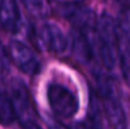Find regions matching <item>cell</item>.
Here are the masks:
<instances>
[{
	"mask_svg": "<svg viewBox=\"0 0 130 129\" xmlns=\"http://www.w3.org/2000/svg\"><path fill=\"white\" fill-rule=\"evenodd\" d=\"M47 125H48V129H68L66 128L62 123H59L57 120H53V119L47 120Z\"/></svg>",
	"mask_w": 130,
	"mask_h": 129,
	"instance_id": "9a60e30c",
	"label": "cell"
},
{
	"mask_svg": "<svg viewBox=\"0 0 130 129\" xmlns=\"http://www.w3.org/2000/svg\"><path fill=\"white\" fill-rule=\"evenodd\" d=\"M58 14L68 20L75 28L84 31L92 25L93 13L80 1H68L59 4Z\"/></svg>",
	"mask_w": 130,
	"mask_h": 129,
	"instance_id": "5b68a950",
	"label": "cell"
},
{
	"mask_svg": "<svg viewBox=\"0 0 130 129\" xmlns=\"http://www.w3.org/2000/svg\"><path fill=\"white\" fill-rule=\"evenodd\" d=\"M20 13L17 0H0V25L8 32L19 28Z\"/></svg>",
	"mask_w": 130,
	"mask_h": 129,
	"instance_id": "ba28073f",
	"label": "cell"
},
{
	"mask_svg": "<svg viewBox=\"0 0 130 129\" xmlns=\"http://www.w3.org/2000/svg\"><path fill=\"white\" fill-rule=\"evenodd\" d=\"M10 100L14 108L15 119L23 128L36 123V113L30 100L28 87L22 81H14L10 86Z\"/></svg>",
	"mask_w": 130,
	"mask_h": 129,
	"instance_id": "7a4b0ae2",
	"label": "cell"
},
{
	"mask_svg": "<svg viewBox=\"0 0 130 129\" xmlns=\"http://www.w3.org/2000/svg\"><path fill=\"white\" fill-rule=\"evenodd\" d=\"M24 129H42L37 123H33V124H30V125H28V127H25Z\"/></svg>",
	"mask_w": 130,
	"mask_h": 129,
	"instance_id": "e0dca14e",
	"label": "cell"
},
{
	"mask_svg": "<svg viewBox=\"0 0 130 129\" xmlns=\"http://www.w3.org/2000/svg\"><path fill=\"white\" fill-rule=\"evenodd\" d=\"M116 1H120V3H124V1H126V0H116Z\"/></svg>",
	"mask_w": 130,
	"mask_h": 129,
	"instance_id": "ac0fdd59",
	"label": "cell"
},
{
	"mask_svg": "<svg viewBox=\"0 0 130 129\" xmlns=\"http://www.w3.org/2000/svg\"><path fill=\"white\" fill-rule=\"evenodd\" d=\"M37 44L44 51L64 54L68 49V38L58 25L44 23L37 29Z\"/></svg>",
	"mask_w": 130,
	"mask_h": 129,
	"instance_id": "277c9868",
	"label": "cell"
},
{
	"mask_svg": "<svg viewBox=\"0 0 130 129\" xmlns=\"http://www.w3.org/2000/svg\"><path fill=\"white\" fill-rule=\"evenodd\" d=\"M77 1H80V3H82V1H86V0H77Z\"/></svg>",
	"mask_w": 130,
	"mask_h": 129,
	"instance_id": "d6986e66",
	"label": "cell"
},
{
	"mask_svg": "<svg viewBox=\"0 0 130 129\" xmlns=\"http://www.w3.org/2000/svg\"><path fill=\"white\" fill-rule=\"evenodd\" d=\"M8 53L10 61L24 74L36 75L41 68V60L34 49L25 43L19 41H11L8 46Z\"/></svg>",
	"mask_w": 130,
	"mask_h": 129,
	"instance_id": "3957f363",
	"label": "cell"
},
{
	"mask_svg": "<svg viewBox=\"0 0 130 129\" xmlns=\"http://www.w3.org/2000/svg\"><path fill=\"white\" fill-rule=\"evenodd\" d=\"M121 29L119 23L109 14H101L96 22V36L101 42L118 47Z\"/></svg>",
	"mask_w": 130,
	"mask_h": 129,
	"instance_id": "8992f818",
	"label": "cell"
},
{
	"mask_svg": "<svg viewBox=\"0 0 130 129\" xmlns=\"http://www.w3.org/2000/svg\"><path fill=\"white\" fill-rule=\"evenodd\" d=\"M119 25H120V29H121L123 34L126 36L130 39V8L125 9L121 13V18H120Z\"/></svg>",
	"mask_w": 130,
	"mask_h": 129,
	"instance_id": "5bb4252c",
	"label": "cell"
},
{
	"mask_svg": "<svg viewBox=\"0 0 130 129\" xmlns=\"http://www.w3.org/2000/svg\"><path fill=\"white\" fill-rule=\"evenodd\" d=\"M72 52L77 61L80 62H87L91 58L92 54V46L90 39L86 36L78 33L73 37V46H72Z\"/></svg>",
	"mask_w": 130,
	"mask_h": 129,
	"instance_id": "30bf717a",
	"label": "cell"
},
{
	"mask_svg": "<svg viewBox=\"0 0 130 129\" xmlns=\"http://www.w3.org/2000/svg\"><path fill=\"white\" fill-rule=\"evenodd\" d=\"M49 1H56V0H49Z\"/></svg>",
	"mask_w": 130,
	"mask_h": 129,
	"instance_id": "ffe728a7",
	"label": "cell"
},
{
	"mask_svg": "<svg viewBox=\"0 0 130 129\" xmlns=\"http://www.w3.org/2000/svg\"><path fill=\"white\" fill-rule=\"evenodd\" d=\"M104 113L109 122L111 129H126L128 128V119L125 110L120 101L114 97H105L104 101Z\"/></svg>",
	"mask_w": 130,
	"mask_h": 129,
	"instance_id": "52a82bcc",
	"label": "cell"
},
{
	"mask_svg": "<svg viewBox=\"0 0 130 129\" xmlns=\"http://www.w3.org/2000/svg\"><path fill=\"white\" fill-rule=\"evenodd\" d=\"M119 54H120V66H121V72L125 79V82L130 86V39L123 34H120L119 43Z\"/></svg>",
	"mask_w": 130,
	"mask_h": 129,
	"instance_id": "9c48e42d",
	"label": "cell"
},
{
	"mask_svg": "<svg viewBox=\"0 0 130 129\" xmlns=\"http://www.w3.org/2000/svg\"><path fill=\"white\" fill-rule=\"evenodd\" d=\"M14 120H15V113L10 96L6 92H0V124L8 127Z\"/></svg>",
	"mask_w": 130,
	"mask_h": 129,
	"instance_id": "8fae6325",
	"label": "cell"
},
{
	"mask_svg": "<svg viewBox=\"0 0 130 129\" xmlns=\"http://www.w3.org/2000/svg\"><path fill=\"white\" fill-rule=\"evenodd\" d=\"M10 57L8 53V49L0 43V77H4L8 75L10 68Z\"/></svg>",
	"mask_w": 130,
	"mask_h": 129,
	"instance_id": "4fadbf2b",
	"label": "cell"
},
{
	"mask_svg": "<svg viewBox=\"0 0 130 129\" xmlns=\"http://www.w3.org/2000/svg\"><path fill=\"white\" fill-rule=\"evenodd\" d=\"M47 99L56 117L70 119L76 115L80 101L75 92L62 84H51L47 87Z\"/></svg>",
	"mask_w": 130,
	"mask_h": 129,
	"instance_id": "6da1fadb",
	"label": "cell"
},
{
	"mask_svg": "<svg viewBox=\"0 0 130 129\" xmlns=\"http://www.w3.org/2000/svg\"><path fill=\"white\" fill-rule=\"evenodd\" d=\"M71 129H96V128H91V127H87L85 124H81V123H76V124H73Z\"/></svg>",
	"mask_w": 130,
	"mask_h": 129,
	"instance_id": "2e32d148",
	"label": "cell"
},
{
	"mask_svg": "<svg viewBox=\"0 0 130 129\" xmlns=\"http://www.w3.org/2000/svg\"><path fill=\"white\" fill-rule=\"evenodd\" d=\"M29 14L37 18H45L49 13L48 0H20Z\"/></svg>",
	"mask_w": 130,
	"mask_h": 129,
	"instance_id": "7c38bea8",
	"label": "cell"
}]
</instances>
